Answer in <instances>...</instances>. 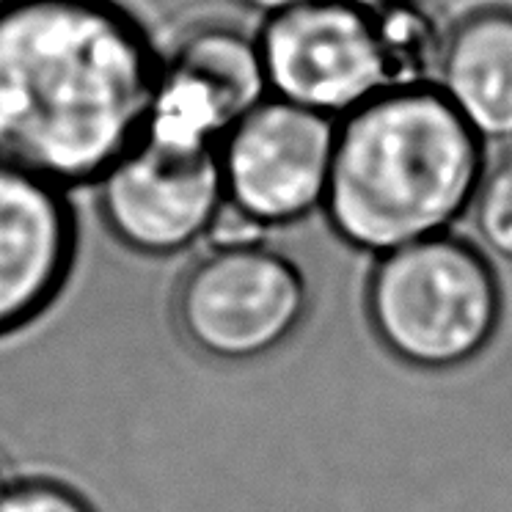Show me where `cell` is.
<instances>
[{"label": "cell", "mask_w": 512, "mask_h": 512, "mask_svg": "<svg viewBox=\"0 0 512 512\" xmlns=\"http://www.w3.org/2000/svg\"><path fill=\"white\" fill-rule=\"evenodd\" d=\"M163 56L122 0H0V157L100 182L144 133Z\"/></svg>", "instance_id": "cell-1"}, {"label": "cell", "mask_w": 512, "mask_h": 512, "mask_svg": "<svg viewBox=\"0 0 512 512\" xmlns=\"http://www.w3.org/2000/svg\"><path fill=\"white\" fill-rule=\"evenodd\" d=\"M485 141L435 86L386 89L336 122L325 218L356 251L389 254L471 210Z\"/></svg>", "instance_id": "cell-2"}, {"label": "cell", "mask_w": 512, "mask_h": 512, "mask_svg": "<svg viewBox=\"0 0 512 512\" xmlns=\"http://www.w3.org/2000/svg\"><path fill=\"white\" fill-rule=\"evenodd\" d=\"M367 312L380 345L397 361L444 372L490 345L501 290L485 256L452 234H435L380 256Z\"/></svg>", "instance_id": "cell-3"}, {"label": "cell", "mask_w": 512, "mask_h": 512, "mask_svg": "<svg viewBox=\"0 0 512 512\" xmlns=\"http://www.w3.org/2000/svg\"><path fill=\"white\" fill-rule=\"evenodd\" d=\"M309 309L290 256L270 245L210 248L179 281L174 320L182 339L215 361H256L279 350Z\"/></svg>", "instance_id": "cell-4"}, {"label": "cell", "mask_w": 512, "mask_h": 512, "mask_svg": "<svg viewBox=\"0 0 512 512\" xmlns=\"http://www.w3.org/2000/svg\"><path fill=\"white\" fill-rule=\"evenodd\" d=\"M256 42L270 97L334 122L389 89L386 61L367 3H303L265 17Z\"/></svg>", "instance_id": "cell-5"}, {"label": "cell", "mask_w": 512, "mask_h": 512, "mask_svg": "<svg viewBox=\"0 0 512 512\" xmlns=\"http://www.w3.org/2000/svg\"><path fill=\"white\" fill-rule=\"evenodd\" d=\"M113 237L144 256H174L201 237L226 204L218 149L141 133L97 182Z\"/></svg>", "instance_id": "cell-6"}, {"label": "cell", "mask_w": 512, "mask_h": 512, "mask_svg": "<svg viewBox=\"0 0 512 512\" xmlns=\"http://www.w3.org/2000/svg\"><path fill=\"white\" fill-rule=\"evenodd\" d=\"M336 122L268 97L218 146L226 201L270 229L290 226L325 204Z\"/></svg>", "instance_id": "cell-7"}, {"label": "cell", "mask_w": 512, "mask_h": 512, "mask_svg": "<svg viewBox=\"0 0 512 512\" xmlns=\"http://www.w3.org/2000/svg\"><path fill=\"white\" fill-rule=\"evenodd\" d=\"M270 97L256 36L234 25H193L160 64L144 133L218 149L234 124Z\"/></svg>", "instance_id": "cell-8"}, {"label": "cell", "mask_w": 512, "mask_h": 512, "mask_svg": "<svg viewBox=\"0 0 512 512\" xmlns=\"http://www.w3.org/2000/svg\"><path fill=\"white\" fill-rule=\"evenodd\" d=\"M75 256L78 223L67 190L0 157V339L61 298Z\"/></svg>", "instance_id": "cell-9"}, {"label": "cell", "mask_w": 512, "mask_h": 512, "mask_svg": "<svg viewBox=\"0 0 512 512\" xmlns=\"http://www.w3.org/2000/svg\"><path fill=\"white\" fill-rule=\"evenodd\" d=\"M435 89L485 144L512 141V9L485 6L449 28Z\"/></svg>", "instance_id": "cell-10"}, {"label": "cell", "mask_w": 512, "mask_h": 512, "mask_svg": "<svg viewBox=\"0 0 512 512\" xmlns=\"http://www.w3.org/2000/svg\"><path fill=\"white\" fill-rule=\"evenodd\" d=\"M389 89L435 86L449 28L424 0H378L369 6Z\"/></svg>", "instance_id": "cell-11"}, {"label": "cell", "mask_w": 512, "mask_h": 512, "mask_svg": "<svg viewBox=\"0 0 512 512\" xmlns=\"http://www.w3.org/2000/svg\"><path fill=\"white\" fill-rule=\"evenodd\" d=\"M474 229L493 254L512 262V155L485 168L471 201Z\"/></svg>", "instance_id": "cell-12"}, {"label": "cell", "mask_w": 512, "mask_h": 512, "mask_svg": "<svg viewBox=\"0 0 512 512\" xmlns=\"http://www.w3.org/2000/svg\"><path fill=\"white\" fill-rule=\"evenodd\" d=\"M0 512H94L83 501L80 493H75L67 485L47 482V479H34V482H20L3 493L0 499Z\"/></svg>", "instance_id": "cell-13"}, {"label": "cell", "mask_w": 512, "mask_h": 512, "mask_svg": "<svg viewBox=\"0 0 512 512\" xmlns=\"http://www.w3.org/2000/svg\"><path fill=\"white\" fill-rule=\"evenodd\" d=\"M245 9L251 12L265 14V17H273V14L287 12V9H295V6H303V3H312V0H240Z\"/></svg>", "instance_id": "cell-14"}, {"label": "cell", "mask_w": 512, "mask_h": 512, "mask_svg": "<svg viewBox=\"0 0 512 512\" xmlns=\"http://www.w3.org/2000/svg\"><path fill=\"white\" fill-rule=\"evenodd\" d=\"M6 471H3V463H0V499H3V493H6Z\"/></svg>", "instance_id": "cell-15"}]
</instances>
